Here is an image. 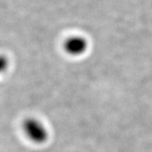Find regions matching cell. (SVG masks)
<instances>
[{
  "label": "cell",
  "instance_id": "cell-2",
  "mask_svg": "<svg viewBox=\"0 0 152 152\" xmlns=\"http://www.w3.org/2000/svg\"><path fill=\"white\" fill-rule=\"evenodd\" d=\"M64 48L67 52L71 55L79 56L87 50L88 44L85 38L75 36L68 38L64 44Z\"/></svg>",
  "mask_w": 152,
  "mask_h": 152
},
{
  "label": "cell",
  "instance_id": "cell-1",
  "mask_svg": "<svg viewBox=\"0 0 152 152\" xmlns=\"http://www.w3.org/2000/svg\"><path fill=\"white\" fill-rule=\"evenodd\" d=\"M23 128L26 135L33 142L36 144H43L48 140V130L38 120L34 119L27 120L24 123Z\"/></svg>",
  "mask_w": 152,
  "mask_h": 152
}]
</instances>
